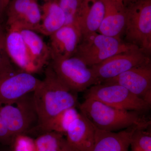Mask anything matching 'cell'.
Returning <instances> with one entry per match:
<instances>
[{
    "label": "cell",
    "instance_id": "cell-25",
    "mask_svg": "<svg viewBox=\"0 0 151 151\" xmlns=\"http://www.w3.org/2000/svg\"><path fill=\"white\" fill-rule=\"evenodd\" d=\"M9 145V151H35L34 139L27 134L14 136Z\"/></svg>",
    "mask_w": 151,
    "mask_h": 151
},
{
    "label": "cell",
    "instance_id": "cell-2",
    "mask_svg": "<svg viewBox=\"0 0 151 151\" xmlns=\"http://www.w3.org/2000/svg\"><path fill=\"white\" fill-rule=\"evenodd\" d=\"M85 99L78 104L80 113L98 129L115 132L132 127L146 129L150 126V120L142 113L120 110L94 99Z\"/></svg>",
    "mask_w": 151,
    "mask_h": 151
},
{
    "label": "cell",
    "instance_id": "cell-21",
    "mask_svg": "<svg viewBox=\"0 0 151 151\" xmlns=\"http://www.w3.org/2000/svg\"><path fill=\"white\" fill-rule=\"evenodd\" d=\"M39 1H34L24 15L10 25L15 26L19 29L32 30L37 32L42 19L41 10Z\"/></svg>",
    "mask_w": 151,
    "mask_h": 151
},
{
    "label": "cell",
    "instance_id": "cell-10",
    "mask_svg": "<svg viewBox=\"0 0 151 151\" xmlns=\"http://www.w3.org/2000/svg\"><path fill=\"white\" fill-rule=\"evenodd\" d=\"M101 83L117 84L151 104V61L132 68Z\"/></svg>",
    "mask_w": 151,
    "mask_h": 151
},
{
    "label": "cell",
    "instance_id": "cell-9",
    "mask_svg": "<svg viewBox=\"0 0 151 151\" xmlns=\"http://www.w3.org/2000/svg\"><path fill=\"white\" fill-rule=\"evenodd\" d=\"M150 61V56L136 48L115 55L90 67L100 83L114 78L132 68Z\"/></svg>",
    "mask_w": 151,
    "mask_h": 151
},
{
    "label": "cell",
    "instance_id": "cell-12",
    "mask_svg": "<svg viewBox=\"0 0 151 151\" xmlns=\"http://www.w3.org/2000/svg\"><path fill=\"white\" fill-rule=\"evenodd\" d=\"M51 60L73 56L81 40V35L74 25H66L49 36Z\"/></svg>",
    "mask_w": 151,
    "mask_h": 151
},
{
    "label": "cell",
    "instance_id": "cell-6",
    "mask_svg": "<svg viewBox=\"0 0 151 151\" xmlns=\"http://www.w3.org/2000/svg\"><path fill=\"white\" fill-rule=\"evenodd\" d=\"M85 98H91L113 108L143 113L148 111L151 104L117 84L100 83L87 89Z\"/></svg>",
    "mask_w": 151,
    "mask_h": 151
},
{
    "label": "cell",
    "instance_id": "cell-18",
    "mask_svg": "<svg viewBox=\"0 0 151 151\" xmlns=\"http://www.w3.org/2000/svg\"><path fill=\"white\" fill-rule=\"evenodd\" d=\"M19 29L35 62L41 70L51 60L49 46L36 32L24 29Z\"/></svg>",
    "mask_w": 151,
    "mask_h": 151
},
{
    "label": "cell",
    "instance_id": "cell-27",
    "mask_svg": "<svg viewBox=\"0 0 151 151\" xmlns=\"http://www.w3.org/2000/svg\"><path fill=\"white\" fill-rule=\"evenodd\" d=\"M12 137L10 134L0 115V143L9 145Z\"/></svg>",
    "mask_w": 151,
    "mask_h": 151
},
{
    "label": "cell",
    "instance_id": "cell-4",
    "mask_svg": "<svg viewBox=\"0 0 151 151\" xmlns=\"http://www.w3.org/2000/svg\"><path fill=\"white\" fill-rule=\"evenodd\" d=\"M136 48L138 47L122 39L94 32L81 37L73 55L91 67L115 55Z\"/></svg>",
    "mask_w": 151,
    "mask_h": 151
},
{
    "label": "cell",
    "instance_id": "cell-23",
    "mask_svg": "<svg viewBox=\"0 0 151 151\" xmlns=\"http://www.w3.org/2000/svg\"><path fill=\"white\" fill-rule=\"evenodd\" d=\"M147 129H138L134 132L129 151H151V133Z\"/></svg>",
    "mask_w": 151,
    "mask_h": 151
},
{
    "label": "cell",
    "instance_id": "cell-13",
    "mask_svg": "<svg viewBox=\"0 0 151 151\" xmlns=\"http://www.w3.org/2000/svg\"><path fill=\"white\" fill-rule=\"evenodd\" d=\"M104 14L105 6L102 0H83L73 25L78 29L82 37L97 32Z\"/></svg>",
    "mask_w": 151,
    "mask_h": 151
},
{
    "label": "cell",
    "instance_id": "cell-8",
    "mask_svg": "<svg viewBox=\"0 0 151 151\" xmlns=\"http://www.w3.org/2000/svg\"><path fill=\"white\" fill-rule=\"evenodd\" d=\"M41 80L14 66L0 72V104L12 103L34 92Z\"/></svg>",
    "mask_w": 151,
    "mask_h": 151
},
{
    "label": "cell",
    "instance_id": "cell-5",
    "mask_svg": "<svg viewBox=\"0 0 151 151\" xmlns=\"http://www.w3.org/2000/svg\"><path fill=\"white\" fill-rule=\"evenodd\" d=\"M0 115L12 138L34 129L37 126L38 116L33 92L12 103L0 104Z\"/></svg>",
    "mask_w": 151,
    "mask_h": 151
},
{
    "label": "cell",
    "instance_id": "cell-26",
    "mask_svg": "<svg viewBox=\"0 0 151 151\" xmlns=\"http://www.w3.org/2000/svg\"><path fill=\"white\" fill-rule=\"evenodd\" d=\"M5 45V30L0 22V72L13 67Z\"/></svg>",
    "mask_w": 151,
    "mask_h": 151
},
{
    "label": "cell",
    "instance_id": "cell-17",
    "mask_svg": "<svg viewBox=\"0 0 151 151\" xmlns=\"http://www.w3.org/2000/svg\"><path fill=\"white\" fill-rule=\"evenodd\" d=\"M40 6L42 19L37 32L49 37L65 25V16L58 0H43Z\"/></svg>",
    "mask_w": 151,
    "mask_h": 151
},
{
    "label": "cell",
    "instance_id": "cell-30",
    "mask_svg": "<svg viewBox=\"0 0 151 151\" xmlns=\"http://www.w3.org/2000/svg\"><path fill=\"white\" fill-rule=\"evenodd\" d=\"M11 1V0H1L2 8L4 12L5 10H6L7 7L8 6L9 3Z\"/></svg>",
    "mask_w": 151,
    "mask_h": 151
},
{
    "label": "cell",
    "instance_id": "cell-32",
    "mask_svg": "<svg viewBox=\"0 0 151 151\" xmlns=\"http://www.w3.org/2000/svg\"><path fill=\"white\" fill-rule=\"evenodd\" d=\"M4 11H3L2 8L1 4V0H0V18L1 16V15L4 12Z\"/></svg>",
    "mask_w": 151,
    "mask_h": 151
},
{
    "label": "cell",
    "instance_id": "cell-20",
    "mask_svg": "<svg viewBox=\"0 0 151 151\" xmlns=\"http://www.w3.org/2000/svg\"><path fill=\"white\" fill-rule=\"evenodd\" d=\"M35 151H60L65 138L55 132H44L34 139Z\"/></svg>",
    "mask_w": 151,
    "mask_h": 151
},
{
    "label": "cell",
    "instance_id": "cell-14",
    "mask_svg": "<svg viewBox=\"0 0 151 151\" xmlns=\"http://www.w3.org/2000/svg\"><path fill=\"white\" fill-rule=\"evenodd\" d=\"M65 136L67 144L76 150L92 151L95 142V127L80 113L69 126Z\"/></svg>",
    "mask_w": 151,
    "mask_h": 151
},
{
    "label": "cell",
    "instance_id": "cell-16",
    "mask_svg": "<svg viewBox=\"0 0 151 151\" xmlns=\"http://www.w3.org/2000/svg\"><path fill=\"white\" fill-rule=\"evenodd\" d=\"M102 1L105 6V14L97 32L121 39L125 29V8L118 5L112 0Z\"/></svg>",
    "mask_w": 151,
    "mask_h": 151
},
{
    "label": "cell",
    "instance_id": "cell-3",
    "mask_svg": "<svg viewBox=\"0 0 151 151\" xmlns=\"http://www.w3.org/2000/svg\"><path fill=\"white\" fill-rule=\"evenodd\" d=\"M125 42L151 53V0H139L125 8Z\"/></svg>",
    "mask_w": 151,
    "mask_h": 151
},
{
    "label": "cell",
    "instance_id": "cell-29",
    "mask_svg": "<svg viewBox=\"0 0 151 151\" xmlns=\"http://www.w3.org/2000/svg\"><path fill=\"white\" fill-rule=\"evenodd\" d=\"M138 1L139 0H123V2L124 6L126 8Z\"/></svg>",
    "mask_w": 151,
    "mask_h": 151
},
{
    "label": "cell",
    "instance_id": "cell-19",
    "mask_svg": "<svg viewBox=\"0 0 151 151\" xmlns=\"http://www.w3.org/2000/svg\"><path fill=\"white\" fill-rule=\"evenodd\" d=\"M79 114L75 107L68 108L57 114L37 129L41 131L42 133L51 131L65 136L69 126Z\"/></svg>",
    "mask_w": 151,
    "mask_h": 151
},
{
    "label": "cell",
    "instance_id": "cell-31",
    "mask_svg": "<svg viewBox=\"0 0 151 151\" xmlns=\"http://www.w3.org/2000/svg\"><path fill=\"white\" fill-rule=\"evenodd\" d=\"M112 1L116 3L118 5L120 6L125 7L124 6V4H123V0H112Z\"/></svg>",
    "mask_w": 151,
    "mask_h": 151
},
{
    "label": "cell",
    "instance_id": "cell-22",
    "mask_svg": "<svg viewBox=\"0 0 151 151\" xmlns=\"http://www.w3.org/2000/svg\"><path fill=\"white\" fill-rule=\"evenodd\" d=\"M35 0H11L7 7L6 26L10 25L19 20L27 11Z\"/></svg>",
    "mask_w": 151,
    "mask_h": 151
},
{
    "label": "cell",
    "instance_id": "cell-11",
    "mask_svg": "<svg viewBox=\"0 0 151 151\" xmlns=\"http://www.w3.org/2000/svg\"><path fill=\"white\" fill-rule=\"evenodd\" d=\"M6 50L11 61L19 68L31 73L39 71L18 28L7 26L5 30Z\"/></svg>",
    "mask_w": 151,
    "mask_h": 151
},
{
    "label": "cell",
    "instance_id": "cell-24",
    "mask_svg": "<svg viewBox=\"0 0 151 151\" xmlns=\"http://www.w3.org/2000/svg\"><path fill=\"white\" fill-rule=\"evenodd\" d=\"M83 0H58L65 16V25L74 24Z\"/></svg>",
    "mask_w": 151,
    "mask_h": 151
},
{
    "label": "cell",
    "instance_id": "cell-15",
    "mask_svg": "<svg viewBox=\"0 0 151 151\" xmlns=\"http://www.w3.org/2000/svg\"><path fill=\"white\" fill-rule=\"evenodd\" d=\"M95 128V142L92 151H129L132 135L137 129H142L132 127L112 132Z\"/></svg>",
    "mask_w": 151,
    "mask_h": 151
},
{
    "label": "cell",
    "instance_id": "cell-1",
    "mask_svg": "<svg viewBox=\"0 0 151 151\" xmlns=\"http://www.w3.org/2000/svg\"><path fill=\"white\" fill-rule=\"evenodd\" d=\"M34 102L38 116L37 129L60 112L78 105L77 93L72 92L60 80L48 64L44 79L34 92Z\"/></svg>",
    "mask_w": 151,
    "mask_h": 151
},
{
    "label": "cell",
    "instance_id": "cell-7",
    "mask_svg": "<svg viewBox=\"0 0 151 151\" xmlns=\"http://www.w3.org/2000/svg\"><path fill=\"white\" fill-rule=\"evenodd\" d=\"M49 64L63 84L77 94L100 83L91 68L74 55L65 59L51 60Z\"/></svg>",
    "mask_w": 151,
    "mask_h": 151
},
{
    "label": "cell",
    "instance_id": "cell-28",
    "mask_svg": "<svg viewBox=\"0 0 151 151\" xmlns=\"http://www.w3.org/2000/svg\"><path fill=\"white\" fill-rule=\"evenodd\" d=\"M60 151H77L76 150L72 148V147H70L68 144H67L66 142V140H65V142L63 144V146L62 149Z\"/></svg>",
    "mask_w": 151,
    "mask_h": 151
}]
</instances>
